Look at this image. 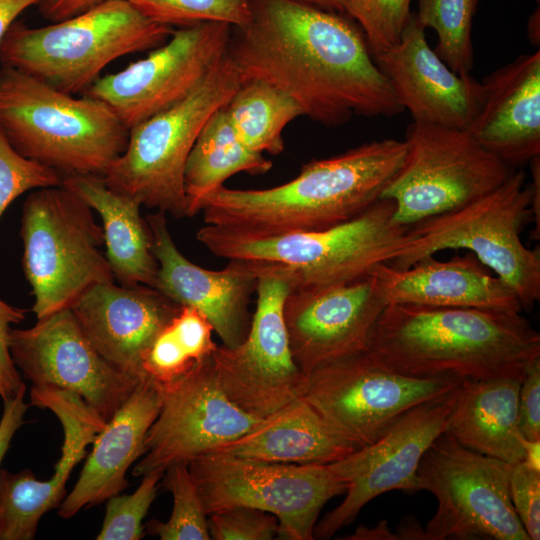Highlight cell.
<instances>
[{
  "label": "cell",
  "mask_w": 540,
  "mask_h": 540,
  "mask_svg": "<svg viewBox=\"0 0 540 540\" xmlns=\"http://www.w3.org/2000/svg\"><path fill=\"white\" fill-rule=\"evenodd\" d=\"M249 4L250 19L232 27L226 50L242 82L275 86L303 116L329 127L355 114L393 117L404 111L355 21L299 0Z\"/></svg>",
  "instance_id": "obj_1"
},
{
  "label": "cell",
  "mask_w": 540,
  "mask_h": 540,
  "mask_svg": "<svg viewBox=\"0 0 540 540\" xmlns=\"http://www.w3.org/2000/svg\"><path fill=\"white\" fill-rule=\"evenodd\" d=\"M368 349L412 377L513 378L540 360V334L520 312L387 304Z\"/></svg>",
  "instance_id": "obj_2"
},
{
  "label": "cell",
  "mask_w": 540,
  "mask_h": 540,
  "mask_svg": "<svg viewBox=\"0 0 540 540\" xmlns=\"http://www.w3.org/2000/svg\"><path fill=\"white\" fill-rule=\"evenodd\" d=\"M406 152L404 140H374L312 160L279 186L244 190L222 185L202 204L204 222L260 236L336 226L380 199Z\"/></svg>",
  "instance_id": "obj_3"
},
{
  "label": "cell",
  "mask_w": 540,
  "mask_h": 540,
  "mask_svg": "<svg viewBox=\"0 0 540 540\" xmlns=\"http://www.w3.org/2000/svg\"><path fill=\"white\" fill-rule=\"evenodd\" d=\"M407 228L394 220L393 201L380 198L323 230L260 236L206 224L196 238L215 256L246 260L257 276L273 273L301 289L341 283L390 264L406 245Z\"/></svg>",
  "instance_id": "obj_4"
},
{
  "label": "cell",
  "mask_w": 540,
  "mask_h": 540,
  "mask_svg": "<svg viewBox=\"0 0 540 540\" xmlns=\"http://www.w3.org/2000/svg\"><path fill=\"white\" fill-rule=\"evenodd\" d=\"M0 130L20 155L62 177L103 176L129 137L103 101L75 98L7 66L0 68Z\"/></svg>",
  "instance_id": "obj_5"
},
{
  "label": "cell",
  "mask_w": 540,
  "mask_h": 540,
  "mask_svg": "<svg viewBox=\"0 0 540 540\" xmlns=\"http://www.w3.org/2000/svg\"><path fill=\"white\" fill-rule=\"evenodd\" d=\"M126 0H109L43 27L15 21L0 43V64L69 95L86 93L116 59L149 51L172 35Z\"/></svg>",
  "instance_id": "obj_6"
},
{
  "label": "cell",
  "mask_w": 540,
  "mask_h": 540,
  "mask_svg": "<svg viewBox=\"0 0 540 540\" xmlns=\"http://www.w3.org/2000/svg\"><path fill=\"white\" fill-rule=\"evenodd\" d=\"M533 219V188L514 169L497 188L455 210L408 226L407 242L390 263L404 269L445 249H466L517 295L523 310L540 300L539 247L521 233Z\"/></svg>",
  "instance_id": "obj_7"
},
{
  "label": "cell",
  "mask_w": 540,
  "mask_h": 540,
  "mask_svg": "<svg viewBox=\"0 0 540 540\" xmlns=\"http://www.w3.org/2000/svg\"><path fill=\"white\" fill-rule=\"evenodd\" d=\"M241 84L226 52L185 99L129 129L124 152L103 175L106 185L142 206L188 217V156L208 119L228 104Z\"/></svg>",
  "instance_id": "obj_8"
},
{
  "label": "cell",
  "mask_w": 540,
  "mask_h": 540,
  "mask_svg": "<svg viewBox=\"0 0 540 540\" xmlns=\"http://www.w3.org/2000/svg\"><path fill=\"white\" fill-rule=\"evenodd\" d=\"M22 266L37 319L70 308L89 287L115 281L93 210L66 187L32 191L23 203Z\"/></svg>",
  "instance_id": "obj_9"
},
{
  "label": "cell",
  "mask_w": 540,
  "mask_h": 540,
  "mask_svg": "<svg viewBox=\"0 0 540 540\" xmlns=\"http://www.w3.org/2000/svg\"><path fill=\"white\" fill-rule=\"evenodd\" d=\"M207 515L233 507L269 513L279 538L312 540L318 516L347 484L329 464H291L213 453L188 463Z\"/></svg>",
  "instance_id": "obj_10"
},
{
  "label": "cell",
  "mask_w": 540,
  "mask_h": 540,
  "mask_svg": "<svg viewBox=\"0 0 540 540\" xmlns=\"http://www.w3.org/2000/svg\"><path fill=\"white\" fill-rule=\"evenodd\" d=\"M406 157L380 198L394 203V220L410 226L460 208L500 186L513 168L465 130L413 121Z\"/></svg>",
  "instance_id": "obj_11"
},
{
  "label": "cell",
  "mask_w": 540,
  "mask_h": 540,
  "mask_svg": "<svg viewBox=\"0 0 540 540\" xmlns=\"http://www.w3.org/2000/svg\"><path fill=\"white\" fill-rule=\"evenodd\" d=\"M511 467L439 435L417 470L420 490L438 503L425 540H530L511 502Z\"/></svg>",
  "instance_id": "obj_12"
},
{
  "label": "cell",
  "mask_w": 540,
  "mask_h": 540,
  "mask_svg": "<svg viewBox=\"0 0 540 540\" xmlns=\"http://www.w3.org/2000/svg\"><path fill=\"white\" fill-rule=\"evenodd\" d=\"M461 381L399 373L367 349L306 374L300 398L360 448L379 439L411 408L451 392Z\"/></svg>",
  "instance_id": "obj_13"
},
{
  "label": "cell",
  "mask_w": 540,
  "mask_h": 540,
  "mask_svg": "<svg viewBox=\"0 0 540 540\" xmlns=\"http://www.w3.org/2000/svg\"><path fill=\"white\" fill-rule=\"evenodd\" d=\"M290 289L279 275L259 274L256 309L245 339L233 348L217 346L211 357L230 400L260 418L300 398L305 375L294 361L283 316Z\"/></svg>",
  "instance_id": "obj_14"
},
{
  "label": "cell",
  "mask_w": 540,
  "mask_h": 540,
  "mask_svg": "<svg viewBox=\"0 0 540 540\" xmlns=\"http://www.w3.org/2000/svg\"><path fill=\"white\" fill-rule=\"evenodd\" d=\"M231 31L222 22L174 29L147 57L100 77L84 95L106 103L131 129L191 94L226 53Z\"/></svg>",
  "instance_id": "obj_15"
},
{
  "label": "cell",
  "mask_w": 540,
  "mask_h": 540,
  "mask_svg": "<svg viewBox=\"0 0 540 540\" xmlns=\"http://www.w3.org/2000/svg\"><path fill=\"white\" fill-rule=\"evenodd\" d=\"M211 357L161 387L160 410L147 432L144 452L133 475L188 464L240 438L263 419L230 400L213 371Z\"/></svg>",
  "instance_id": "obj_16"
},
{
  "label": "cell",
  "mask_w": 540,
  "mask_h": 540,
  "mask_svg": "<svg viewBox=\"0 0 540 540\" xmlns=\"http://www.w3.org/2000/svg\"><path fill=\"white\" fill-rule=\"evenodd\" d=\"M455 393L456 388L411 408L375 442L329 463L346 482V496L316 523L314 538H331L352 523L368 502L383 493L420 490L419 463L432 442L444 433Z\"/></svg>",
  "instance_id": "obj_17"
},
{
  "label": "cell",
  "mask_w": 540,
  "mask_h": 540,
  "mask_svg": "<svg viewBox=\"0 0 540 540\" xmlns=\"http://www.w3.org/2000/svg\"><path fill=\"white\" fill-rule=\"evenodd\" d=\"M10 351L32 386L50 385L78 393L106 421L141 379L106 361L70 308L37 319L30 328H11Z\"/></svg>",
  "instance_id": "obj_18"
},
{
  "label": "cell",
  "mask_w": 540,
  "mask_h": 540,
  "mask_svg": "<svg viewBox=\"0 0 540 540\" xmlns=\"http://www.w3.org/2000/svg\"><path fill=\"white\" fill-rule=\"evenodd\" d=\"M386 305L371 273L333 285L291 289L283 316L302 373L367 350Z\"/></svg>",
  "instance_id": "obj_19"
},
{
  "label": "cell",
  "mask_w": 540,
  "mask_h": 540,
  "mask_svg": "<svg viewBox=\"0 0 540 540\" xmlns=\"http://www.w3.org/2000/svg\"><path fill=\"white\" fill-rule=\"evenodd\" d=\"M158 262L155 289L180 306L195 308L211 323L222 345L233 348L245 339L251 319L249 302L258 276L244 260L231 259L219 271L202 268L177 248L166 221L157 211L145 217Z\"/></svg>",
  "instance_id": "obj_20"
},
{
  "label": "cell",
  "mask_w": 540,
  "mask_h": 540,
  "mask_svg": "<svg viewBox=\"0 0 540 540\" xmlns=\"http://www.w3.org/2000/svg\"><path fill=\"white\" fill-rule=\"evenodd\" d=\"M375 60L413 121L469 131L483 85L448 67L430 48L413 13L399 42Z\"/></svg>",
  "instance_id": "obj_21"
},
{
  "label": "cell",
  "mask_w": 540,
  "mask_h": 540,
  "mask_svg": "<svg viewBox=\"0 0 540 540\" xmlns=\"http://www.w3.org/2000/svg\"><path fill=\"white\" fill-rule=\"evenodd\" d=\"M181 306L147 285L97 283L70 306L80 328L112 366L138 379L143 356Z\"/></svg>",
  "instance_id": "obj_22"
},
{
  "label": "cell",
  "mask_w": 540,
  "mask_h": 540,
  "mask_svg": "<svg viewBox=\"0 0 540 540\" xmlns=\"http://www.w3.org/2000/svg\"><path fill=\"white\" fill-rule=\"evenodd\" d=\"M469 133L513 169L540 157V51L523 54L482 82Z\"/></svg>",
  "instance_id": "obj_23"
},
{
  "label": "cell",
  "mask_w": 540,
  "mask_h": 540,
  "mask_svg": "<svg viewBox=\"0 0 540 540\" xmlns=\"http://www.w3.org/2000/svg\"><path fill=\"white\" fill-rule=\"evenodd\" d=\"M370 273L387 304L523 310L513 289L470 252L446 261L427 256L404 269L382 263Z\"/></svg>",
  "instance_id": "obj_24"
},
{
  "label": "cell",
  "mask_w": 540,
  "mask_h": 540,
  "mask_svg": "<svg viewBox=\"0 0 540 540\" xmlns=\"http://www.w3.org/2000/svg\"><path fill=\"white\" fill-rule=\"evenodd\" d=\"M161 399V387L156 383L146 377L137 382L97 434L76 484L58 506L61 518H71L82 508L98 505L128 487L126 473L144 452L145 438L159 413Z\"/></svg>",
  "instance_id": "obj_25"
},
{
  "label": "cell",
  "mask_w": 540,
  "mask_h": 540,
  "mask_svg": "<svg viewBox=\"0 0 540 540\" xmlns=\"http://www.w3.org/2000/svg\"><path fill=\"white\" fill-rule=\"evenodd\" d=\"M358 448L308 402L298 398L213 453L278 463L329 464Z\"/></svg>",
  "instance_id": "obj_26"
},
{
  "label": "cell",
  "mask_w": 540,
  "mask_h": 540,
  "mask_svg": "<svg viewBox=\"0 0 540 540\" xmlns=\"http://www.w3.org/2000/svg\"><path fill=\"white\" fill-rule=\"evenodd\" d=\"M520 383L513 378L462 380L444 433L478 453L511 465L521 462L526 439L519 429Z\"/></svg>",
  "instance_id": "obj_27"
},
{
  "label": "cell",
  "mask_w": 540,
  "mask_h": 540,
  "mask_svg": "<svg viewBox=\"0 0 540 540\" xmlns=\"http://www.w3.org/2000/svg\"><path fill=\"white\" fill-rule=\"evenodd\" d=\"M62 186L78 195L102 220L105 256L114 280L122 286L155 287L158 262L152 234L138 201L110 189L103 176L62 177Z\"/></svg>",
  "instance_id": "obj_28"
},
{
  "label": "cell",
  "mask_w": 540,
  "mask_h": 540,
  "mask_svg": "<svg viewBox=\"0 0 540 540\" xmlns=\"http://www.w3.org/2000/svg\"><path fill=\"white\" fill-rule=\"evenodd\" d=\"M273 163L248 148L234 132L225 107L217 110L202 128L184 170L187 216L201 212L206 197L237 173L261 175Z\"/></svg>",
  "instance_id": "obj_29"
},
{
  "label": "cell",
  "mask_w": 540,
  "mask_h": 540,
  "mask_svg": "<svg viewBox=\"0 0 540 540\" xmlns=\"http://www.w3.org/2000/svg\"><path fill=\"white\" fill-rule=\"evenodd\" d=\"M225 109L238 138L251 150L271 155L284 150V128L303 116L295 100L261 80L242 82Z\"/></svg>",
  "instance_id": "obj_30"
},
{
  "label": "cell",
  "mask_w": 540,
  "mask_h": 540,
  "mask_svg": "<svg viewBox=\"0 0 540 540\" xmlns=\"http://www.w3.org/2000/svg\"><path fill=\"white\" fill-rule=\"evenodd\" d=\"M213 332L211 323L201 312L181 306L146 350L142 359L144 377L160 387L179 380L212 356L218 346L213 341Z\"/></svg>",
  "instance_id": "obj_31"
},
{
  "label": "cell",
  "mask_w": 540,
  "mask_h": 540,
  "mask_svg": "<svg viewBox=\"0 0 540 540\" xmlns=\"http://www.w3.org/2000/svg\"><path fill=\"white\" fill-rule=\"evenodd\" d=\"M479 0H419L415 18L432 28L438 38L435 53L457 74H470L474 66L473 17Z\"/></svg>",
  "instance_id": "obj_32"
},
{
  "label": "cell",
  "mask_w": 540,
  "mask_h": 540,
  "mask_svg": "<svg viewBox=\"0 0 540 540\" xmlns=\"http://www.w3.org/2000/svg\"><path fill=\"white\" fill-rule=\"evenodd\" d=\"M162 485L173 498V508L166 522L151 520L147 532L161 540H210L207 514L187 463L165 469Z\"/></svg>",
  "instance_id": "obj_33"
},
{
  "label": "cell",
  "mask_w": 540,
  "mask_h": 540,
  "mask_svg": "<svg viewBox=\"0 0 540 540\" xmlns=\"http://www.w3.org/2000/svg\"><path fill=\"white\" fill-rule=\"evenodd\" d=\"M147 19L166 26L187 27L222 22L242 27L250 19L249 0H126Z\"/></svg>",
  "instance_id": "obj_34"
},
{
  "label": "cell",
  "mask_w": 540,
  "mask_h": 540,
  "mask_svg": "<svg viewBox=\"0 0 540 540\" xmlns=\"http://www.w3.org/2000/svg\"><path fill=\"white\" fill-rule=\"evenodd\" d=\"M412 0H344V13L362 30L374 58L396 45L410 17Z\"/></svg>",
  "instance_id": "obj_35"
},
{
  "label": "cell",
  "mask_w": 540,
  "mask_h": 540,
  "mask_svg": "<svg viewBox=\"0 0 540 540\" xmlns=\"http://www.w3.org/2000/svg\"><path fill=\"white\" fill-rule=\"evenodd\" d=\"M164 472L153 471L142 477L138 488L129 495L107 499L106 513L97 540H140L144 536L143 520L153 503Z\"/></svg>",
  "instance_id": "obj_36"
},
{
  "label": "cell",
  "mask_w": 540,
  "mask_h": 540,
  "mask_svg": "<svg viewBox=\"0 0 540 540\" xmlns=\"http://www.w3.org/2000/svg\"><path fill=\"white\" fill-rule=\"evenodd\" d=\"M59 185L62 176L58 172L20 155L0 130V218L23 193Z\"/></svg>",
  "instance_id": "obj_37"
},
{
  "label": "cell",
  "mask_w": 540,
  "mask_h": 540,
  "mask_svg": "<svg viewBox=\"0 0 540 540\" xmlns=\"http://www.w3.org/2000/svg\"><path fill=\"white\" fill-rule=\"evenodd\" d=\"M210 538L214 540H271L279 537L275 516L248 507H233L208 515Z\"/></svg>",
  "instance_id": "obj_38"
},
{
  "label": "cell",
  "mask_w": 540,
  "mask_h": 540,
  "mask_svg": "<svg viewBox=\"0 0 540 540\" xmlns=\"http://www.w3.org/2000/svg\"><path fill=\"white\" fill-rule=\"evenodd\" d=\"M515 513L530 540L540 539V471L523 461L513 464L509 477Z\"/></svg>",
  "instance_id": "obj_39"
},
{
  "label": "cell",
  "mask_w": 540,
  "mask_h": 540,
  "mask_svg": "<svg viewBox=\"0 0 540 540\" xmlns=\"http://www.w3.org/2000/svg\"><path fill=\"white\" fill-rule=\"evenodd\" d=\"M26 310L12 306L0 298V397L7 401L25 384L10 351L11 324L25 319Z\"/></svg>",
  "instance_id": "obj_40"
},
{
  "label": "cell",
  "mask_w": 540,
  "mask_h": 540,
  "mask_svg": "<svg viewBox=\"0 0 540 540\" xmlns=\"http://www.w3.org/2000/svg\"><path fill=\"white\" fill-rule=\"evenodd\" d=\"M518 418L526 440L540 439V360L530 366L520 383Z\"/></svg>",
  "instance_id": "obj_41"
},
{
  "label": "cell",
  "mask_w": 540,
  "mask_h": 540,
  "mask_svg": "<svg viewBox=\"0 0 540 540\" xmlns=\"http://www.w3.org/2000/svg\"><path fill=\"white\" fill-rule=\"evenodd\" d=\"M26 385L13 398L4 401L0 419V466L16 431L24 424V415L30 404L24 401ZM1 469V468H0Z\"/></svg>",
  "instance_id": "obj_42"
},
{
  "label": "cell",
  "mask_w": 540,
  "mask_h": 540,
  "mask_svg": "<svg viewBox=\"0 0 540 540\" xmlns=\"http://www.w3.org/2000/svg\"><path fill=\"white\" fill-rule=\"evenodd\" d=\"M109 0H42L39 12L45 19L59 22L84 13Z\"/></svg>",
  "instance_id": "obj_43"
},
{
  "label": "cell",
  "mask_w": 540,
  "mask_h": 540,
  "mask_svg": "<svg viewBox=\"0 0 540 540\" xmlns=\"http://www.w3.org/2000/svg\"><path fill=\"white\" fill-rule=\"evenodd\" d=\"M42 0H0V43L17 17Z\"/></svg>",
  "instance_id": "obj_44"
},
{
  "label": "cell",
  "mask_w": 540,
  "mask_h": 540,
  "mask_svg": "<svg viewBox=\"0 0 540 540\" xmlns=\"http://www.w3.org/2000/svg\"><path fill=\"white\" fill-rule=\"evenodd\" d=\"M345 539L351 540H396L398 539L397 534H394L390 531L387 526V522L381 521L376 527L366 528L359 527L355 533L346 537Z\"/></svg>",
  "instance_id": "obj_45"
},
{
  "label": "cell",
  "mask_w": 540,
  "mask_h": 540,
  "mask_svg": "<svg viewBox=\"0 0 540 540\" xmlns=\"http://www.w3.org/2000/svg\"><path fill=\"white\" fill-rule=\"evenodd\" d=\"M522 461L531 468L540 471V439L525 440Z\"/></svg>",
  "instance_id": "obj_46"
},
{
  "label": "cell",
  "mask_w": 540,
  "mask_h": 540,
  "mask_svg": "<svg viewBox=\"0 0 540 540\" xmlns=\"http://www.w3.org/2000/svg\"><path fill=\"white\" fill-rule=\"evenodd\" d=\"M398 539H424L425 530L421 528L417 521L406 520L397 533Z\"/></svg>",
  "instance_id": "obj_47"
},
{
  "label": "cell",
  "mask_w": 540,
  "mask_h": 540,
  "mask_svg": "<svg viewBox=\"0 0 540 540\" xmlns=\"http://www.w3.org/2000/svg\"><path fill=\"white\" fill-rule=\"evenodd\" d=\"M308 4H312L319 8L334 11L337 13H344V0H299Z\"/></svg>",
  "instance_id": "obj_48"
},
{
  "label": "cell",
  "mask_w": 540,
  "mask_h": 540,
  "mask_svg": "<svg viewBox=\"0 0 540 540\" xmlns=\"http://www.w3.org/2000/svg\"><path fill=\"white\" fill-rule=\"evenodd\" d=\"M537 2H539V0H536Z\"/></svg>",
  "instance_id": "obj_49"
}]
</instances>
